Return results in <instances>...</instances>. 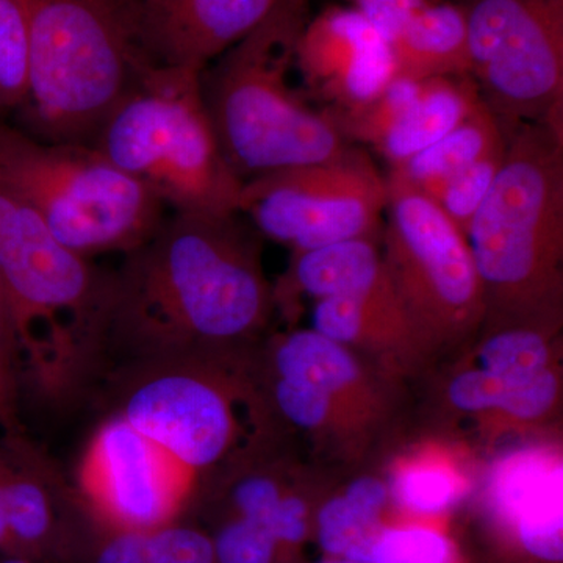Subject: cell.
<instances>
[{"label":"cell","mask_w":563,"mask_h":563,"mask_svg":"<svg viewBox=\"0 0 563 563\" xmlns=\"http://www.w3.org/2000/svg\"><path fill=\"white\" fill-rule=\"evenodd\" d=\"M107 376L73 479L102 531L192 520L218 474L274 433L251 351L133 363Z\"/></svg>","instance_id":"1"},{"label":"cell","mask_w":563,"mask_h":563,"mask_svg":"<svg viewBox=\"0 0 563 563\" xmlns=\"http://www.w3.org/2000/svg\"><path fill=\"white\" fill-rule=\"evenodd\" d=\"M273 285L240 213H174L107 272L106 374L162 358L242 354L268 328Z\"/></svg>","instance_id":"2"},{"label":"cell","mask_w":563,"mask_h":563,"mask_svg":"<svg viewBox=\"0 0 563 563\" xmlns=\"http://www.w3.org/2000/svg\"><path fill=\"white\" fill-rule=\"evenodd\" d=\"M0 280L13 320L21 385L47 406L77 401L106 374L107 272L66 247L3 179Z\"/></svg>","instance_id":"3"},{"label":"cell","mask_w":563,"mask_h":563,"mask_svg":"<svg viewBox=\"0 0 563 563\" xmlns=\"http://www.w3.org/2000/svg\"><path fill=\"white\" fill-rule=\"evenodd\" d=\"M506 155L466 231L483 285L487 329L558 328L563 292V131L504 128Z\"/></svg>","instance_id":"4"},{"label":"cell","mask_w":563,"mask_h":563,"mask_svg":"<svg viewBox=\"0 0 563 563\" xmlns=\"http://www.w3.org/2000/svg\"><path fill=\"white\" fill-rule=\"evenodd\" d=\"M307 7L279 0L257 29L201 74L222 154L243 184L332 161L351 147L331 111L314 109L290 81Z\"/></svg>","instance_id":"5"},{"label":"cell","mask_w":563,"mask_h":563,"mask_svg":"<svg viewBox=\"0 0 563 563\" xmlns=\"http://www.w3.org/2000/svg\"><path fill=\"white\" fill-rule=\"evenodd\" d=\"M27 90L20 107L29 135L92 146L151 65L117 0H25Z\"/></svg>","instance_id":"6"},{"label":"cell","mask_w":563,"mask_h":563,"mask_svg":"<svg viewBox=\"0 0 563 563\" xmlns=\"http://www.w3.org/2000/svg\"><path fill=\"white\" fill-rule=\"evenodd\" d=\"M92 147L174 213H239L243 181L225 162L195 70L147 66Z\"/></svg>","instance_id":"7"},{"label":"cell","mask_w":563,"mask_h":563,"mask_svg":"<svg viewBox=\"0 0 563 563\" xmlns=\"http://www.w3.org/2000/svg\"><path fill=\"white\" fill-rule=\"evenodd\" d=\"M0 179L85 258L128 254L157 231L163 206L92 146L46 143L0 122Z\"/></svg>","instance_id":"8"},{"label":"cell","mask_w":563,"mask_h":563,"mask_svg":"<svg viewBox=\"0 0 563 563\" xmlns=\"http://www.w3.org/2000/svg\"><path fill=\"white\" fill-rule=\"evenodd\" d=\"M380 251L407 317L432 351L484 325L483 285L465 233L409 181L388 172Z\"/></svg>","instance_id":"9"},{"label":"cell","mask_w":563,"mask_h":563,"mask_svg":"<svg viewBox=\"0 0 563 563\" xmlns=\"http://www.w3.org/2000/svg\"><path fill=\"white\" fill-rule=\"evenodd\" d=\"M470 76L504 128L563 131V0H474Z\"/></svg>","instance_id":"10"},{"label":"cell","mask_w":563,"mask_h":563,"mask_svg":"<svg viewBox=\"0 0 563 563\" xmlns=\"http://www.w3.org/2000/svg\"><path fill=\"white\" fill-rule=\"evenodd\" d=\"M387 201V176L351 146L332 161L244 181L239 213L258 235L303 252L346 240H379Z\"/></svg>","instance_id":"11"},{"label":"cell","mask_w":563,"mask_h":563,"mask_svg":"<svg viewBox=\"0 0 563 563\" xmlns=\"http://www.w3.org/2000/svg\"><path fill=\"white\" fill-rule=\"evenodd\" d=\"M0 498L16 558L90 563L102 529L73 481L25 431L0 437Z\"/></svg>","instance_id":"12"},{"label":"cell","mask_w":563,"mask_h":563,"mask_svg":"<svg viewBox=\"0 0 563 563\" xmlns=\"http://www.w3.org/2000/svg\"><path fill=\"white\" fill-rule=\"evenodd\" d=\"M295 68L307 92L332 114L363 109L396 77L387 41L358 11L342 7L307 21L296 43Z\"/></svg>","instance_id":"13"},{"label":"cell","mask_w":563,"mask_h":563,"mask_svg":"<svg viewBox=\"0 0 563 563\" xmlns=\"http://www.w3.org/2000/svg\"><path fill=\"white\" fill-rule=\"evenodd\" d=\"M279 0H131L129 18L152 66L202 74L246 38Z\"/></svg>","instance_id":"14"},{"label":"cell","mask_w":563,"mask_h":563,"mask_svg":"<svg viewBox=\"0 0 563 563\" xmlns=\"http://www.w3.org/2000/svg\"><path fill=\"white\" fill-rule=\"evenodd\" d=\"M258 372L291 377L320 388L362 433L383 421L388 398L383 376L350 347L322 333L295 329L252 350Z\"/></svg>","instance_id":"15"},{"label":"cell","mask_w":563,"mask_h":563,"mask_svg":"<svg viewBox=\"0 0 563 563\" xmlns=\"http://www.w3.org/2000/svg\"><path fill=\"white\" fill-rule=\"evenodd\" d=\"M490 496L529 554L562 562L563 465L558 451L531 446L507 454L493 470Z\"/></svg>","instance_id":"16"},{"label":"cell","mask_w":563,"mask_h":563,"mask_svg":"<svg viewBox=\"0 0 563 563\" xmlns=\"http://www.w3.org/2000/svg\"><path fill=\"white\" fill-rule=\"evenodd\" d=\"M276 310L290 313L302 298L352 299L406 313L388 276L377 239H355L292 252L290 266L273 285ZM407 314V313H406Z\"/></svg>","instance_id":"17"},{"label":"cell","mask_w":563,"mask_h":563,"mask_svg":"<svg viewBox=\"0 0 563 563\" xmlns=\"http://www.w3.org/2000/svg\"><path fill=\"white\" fill-rule=\"evenodd\" d=\"M312 329L377 363L384 373L407 374L432 350L406 313L352 299L314 302Z\"/></svg>","instance_id":"18"},{"label":"cell","mask_w":563,"mask_h":563,"mask_svg":"<svg viewBox=\"0 0 563 563\" xmlns=\"http://www.w3.org/2000/svg\"><path fill=\"white\" fill-rule=\"evenodd\" d=\"M483 101L472 76L418 80L372 144L393 166L446 135Z\"/></svg>","instance_id":"19"},{"label":"cell","mask_w":563,"mask_h":563,"mask_svg":"<svg viewBox=\"0 0 563 563\" xmlns=\"http://www.w3.org/2000/svg\"><path fill=\"white\" fill-rule=\"evenodd\" d=\"M388 46L396 76L404 79L470 76L468 31L462 7L429 2Z\"/></svg>","instance_id":"20"},{"label":"cell","mask_w":563,"mask_h":563,"mask_svg":"<svg viewBox=\"0 0 563 563\" xmlns=\"http://www.w3.org/2000/svg\"><path fill=\"white\" fill-rule=\"evenodd\" d=\"M503 122L483 101L446 135L390 168L391 173L429 195L455 174L506 143Z\"/></svg>","instance_id":"21"},{"label":"cell","mask_w":563,"mask_h":563,"mask_svg":"<svg viewBox=\"0 0 563 563\" xmlns=\"http://www.w3.org/2000/svg\"><path fill=\"white\" fill-rule=\"evenodd\" d=\"M390 488L380 477L362 476L321 507L317 517L318 542L333 558L363 561L379 531L380 515Z\"/></svg>","instance_id":"22"},{"label":"cell","mask_w":563,"mask_h":563,"mask_svg":"<svg viewBox=\"0 0 563 563\" xmlns=\"http://www.w3.org/2000/svg\"><path fill=\"white\" fill-rule=\"evenodd\" d=\"M90 563L217 562L207 529L180 520L144 531H102Z\"/></svg>","instance_id":"23"},{"label":"cell","mask_w":563,"mask_h":563,"mask_svg":"<svg viewBox=\"0 0 563 563\" xmlns=\"http://www.w3.org/2000/svg\"><path fill=\"white\" fill-rule=\"evenodd\" d=\"M553 328L536 324H512L488 329L477 344V368L498 377L510 387L531 383L554 365L551 333Z\"/></svg>","instance_id":"24"},{"label":"cell","mask_w":563,"mask_h":563,"mask_svg":"<svg viewBox=\"0 0 563 563\" xmlns=\"http://www.w3.org/2000/svg\"><path fill=\"white\" fill-rule=\"evenodd\" d=\"M390 495L415 514H443L461 498L465 484L446 463L420 459L404 463L393 476Z\"/></svg>","instance_id":"25"},{"label":"cell","mask_w":563,"mask_h":563,"mask_svg":"<svg viewBox=\"0 0 563 563\" xmlns=\"http://www.w3.org/2000/svg\"><path fill=\"white\" fill-rule=\"evenodd\" d=\"M29 14L25 0H0V113L20 110L27 90Z\"/></svg>","instance_id":"26"},{"label":"cell","mask_w":563,"mask_h":563,"mask_svg":"<svg viewBox=\"0 0 563 563\" xmlns=\"http://www.w3.org/2000/svg\"><path fill=\"white\" fill-rule=\"evenodd\" d=\"M506 144L507 140L498 150L426 195L463 233L468 231L474 214L487 199L498 177L506 155Z\"/></svg>","instance_id":"27"},{"label":"cell","mask_w":563,"mask_h":563,"mask_svg":"<svg viewBox=\"0 0 563 563\" xmlns=\"http://www.w3.org/2000/svg\"><path fill=\"white\" fill-rule=\"evenodd\" d=\"M363 561L384 563H451L453 547L442 532L421 526L379 529Z\"/></svg>","instance_id":"28"},{"label":"cell","mask_w":563,"mask_h":563,"mask_svg":"<svg viewBox=\"0 0 563 563\" xmlns=\"http://www.w3.org/2000/svg\"><path fill=\"white\" fill-rule=\"evenodd\" d=\"M209 536L217 563H277L282 553L268 526L246 518L222 517Z\"/></svg>","instance_id":"29"},{"label":"cell","mask_w":563,"mask_h":563,"mask_svg":"<svg viewBox=\"0 0 563 563\" xmlns=\"http://www.w3.org/2000/svg\"><path fill=\"white\" fill-rule=\"evenodd\" d=\"M21 377L16 339L5 288L0 280V431H24L21 421Z\"/></svg>","instance_id":"30"},{"label":"cell","mask_w":563,"mask_h":563,"mask_svg":"<svg viewBox=\"0 0 563 563\" xmlns=\"http://www.w3.org/2000/svg\"><path fill=\"white\" fill-rule=\"evenodd\" d=\"M561 393L562 377L558 372V363H554L531 383L514 388L495 417L506 424H531L542 421L558 409Z\"/></svg>","instance_id":"31"},{"label":"cell","mask_w":563,"mask_h":563,"mask_svg":"<svg viewBox=\"0 0 563 563\" xmlns=\"http://www.w3.org/2000/svg\"><path fill=\"white\" fill-rule=\"evenodd\" d=\"M514 388L517 387H510L498 377L470 365L451 377L446 396L448 401L459 412L493 418Z\"/></svg>","instance_id":"32"},{"label":"cell","mask_w":563,"mask_h":563,"mask_svg":"<svg viewBox=\"0 0 563 563\" xmlns=\"http://www.w3.org/2000/svg\"><path fill=\"white\" fill-rule=\"evenodd\" d=\"M429 0H354L358 11L388 44Z\"/></svg>","instance_id":"33"},{"label":"cell","mask_w":563,"mask_h":563,"mask_svg":"<svg viewBox=\"0 0 563 563\" xmlns=\"http://www.w3.org/2000/svg\"><path fill=\"white\" fill-rule=\"evenodd\" d=\"M309 515L307 499L301 493L296 492L295 487L282 496L266 523L282 550L296 547L306 540L307 532H309Z\"/></svg>","instance_id":"34"},{"label":"cell","mask_w":563,"mask_h":563,"mask_svg":"<svg viewBox=\"0 0 563 563\" xmlns=\"http://www.w3.org/2000/svg\"><path fill=\"white\" fill-rule=\"evenodd\" d=\"M0 555H16L14 554L13 543H11L9 528H7L2 498H0Z\"/></svg>","instance_id":"35"},{"label":"cell","mask_w":563,"mask_h":563,"mask_svg":"<svg viewBox=\"0 0 563 563\" xmlns=\"http://www.w3.org/2000/svg\"><path fill=\"white\" fill-rule=\"evenodd\" d=\"M0 563H35L29 559L16 558V555H0Z\"/></svg>","instance_id":"36"},{"label":"cell","mask_w":563,"mask_h":563,"mask_svg":"<svg viewBox=\"0 0 563 563\" xmlns=\"http://www.w3.org/2000/svg\"><path fill=\"white\" fill-rule=\"evenodd\" d=\"M321 563H365V561H352V559L335 558V559H332V561H325V562H321Z\"/></svg>","instance_id":"37"},{"label":"cell","mask_w":563,"mask_h":563,"mask_svg":"<svg viewBox=\"0 0 563 563\" xmlns=\"http://www.w3.org/2000/svg\"><path fill=\"white\" fill-rule=\"evenodd\" d=\"M117 2H120V3H129V2H131V0H117Z\"/></svg>","instance_id":"38"},{"label":"cell","mask_w":563,"mask_h":563,"mask_svg":"<svg viewBox=\"0 0 563 563\" xmlns=\"http://www.w3.org/2000/svg\"><path fill=\"white\" fill-rule=\"evenodd\" d=\"M298 2L307 3V5H309L310 0H298Z\"/></svg>","instance_id":"39"}]
</instances>
